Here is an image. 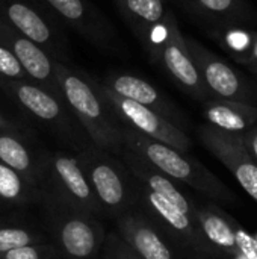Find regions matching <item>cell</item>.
I'll return each instance as SVG.
<instances>
[{
    "label": "cell",
    "instance_id": "obj_1",
    "mask_svg": "<svg viewBox=\"0 0 257 259\" xmlns=\"http://www.w3.org/2000/svg\"><path fill=\"white\" fill-rule=\"evenodd\" d=\"M56 83L71 115L82 126L89 144L120 156L124 152L123 124L86 73L56 61Z\"/></svg>",
    "mask_w": 257,
    "mask_h": 259
},
{
    "label": "cell",
    "instance_id": "obj_2",
    "mask_svg": "<svg viewBox=\"0 0 257 259\" xmlns=\"http://www.w3.org/2000/svg\"><path fill=\"white\" fill-rule=\"evenodd\" d=\"M123 140L124 149L135 153L179 185H186L198 191L217 205H233L236 202L235 194L208 167L189 156V153L147 138L126 124H123Z\"/></svg>",
    "mask_w": 257,
    "mask_h": 259
},
{
    "label": "cell",
    "instance_id": "obj_3",
    "mask_svg": "<svg viewBox=\"0 0 257 259\" xmlns=\"http://www.w3.org/2000/svg\"><path fill=\"white\" fill-rule=\"evenodd\" d=\"M44 229L64 259H98L106 238L101 219L95 214L39 197Z\"/></svg>",
    "mask_w": 257,
    "mask_h": 259
},
{
    "label": "cell",
    "instance_id": "obj_4",
    "mask_svg": "<svg viewBox=\"0 0 257 259\" xmlns=\"http://www.w3.org/2000/svg\"><path fill=\"white\" fill-rule=\"evenodd\" d=\"M76 153L97 199L101 217L115 220L136 208L138 182L120 156L92 144L76 150Z\"/></svg>",
    "mask_w": 257,
    "mask_h": 259
},
{
    "label": "cell",
    "instance_id": "obj_5",
    "mask_svg": "<svg viewBox=\"0 0 257 259\" xmlns=\"http://www.w3.org/2000/svg\"><path fill=\"white\" fill-rule=\"evenodd\" d=\"M144 47L186 94L201 103L211 99L174 12H167L165 20L151 32Z\"/></svg>",
    "mask_w": 257,
    "mask_h": 259
},
{
    "label": "cell",
    "instance_id": "obj_6",
    "mask_svg": "<svg viewBox=\"0 0 257 259\" xmlns=\"http://www.w3.org/2000/svg\"><path fill=\"white\" fill-rule=\"evenodd\" d=\"M136 208L165 234L186 259L218 258L201 237L195 217L185 214L171 202L141 184H138Z\"/></svg>",
    "mask_w": 257,
    "mask_h": 259
},
{
    "label": "cell",
    "instance_id": "obj_7",
    "mask_svg": "<svg viewBox=\"0 0 257 259\" xmlns=\"http://www.w3.org/2000/svg\"><path fill=\"white\" fill-rule=\"evenodd\" d=\"M41 197L95 214L101 219L100 206L80 165L76 150L50 152Z\"/></svg>",
    "mask_w": 257,
    "mask_h": 259
},
{
    "label": "cell",
    "instance_id": "obj_8",
    "mask_svg": "<svg viewBox=\"0 0 257 259\" xmlns=\"http://www.w3.org/2000/svg\"><path fill=\"white\" fill-rule=\"evenodd\" d=\"M0 90H3V93L29 117L35 118L62 137L61 140L79 144V149L85 147L79 143V135L74 131L76 118L71 115L61 96L42 88L32 80L0 79Z\"/></svg>",
    "mask_w": 257,
    "mask_h": 259
},
{
    "label": "cell",
    "instance_id": "obj_9",
    "mask_svg": "<svg viewBox=\"0 0 257 259\" xmlns=\"http://www.w3.org/2000/svg\"><path fill=\"white\" fill-rule=\"evenodd\" d=\"M186 44L211 99L235 100L257 106V87L244 73L233 68L226 59L197 39L186 36Z\"/></svg>",
    "mask_w": 257,
    "mask_h": 259
},
{
    "label": "cell",
    "instance_id": "obj_10",
    "mask_svg": "<svg viewBox=\"0 0 257 259\" xmlns=\"http://www.w3.org/2000/svg\"><path fill=\"white\" fill-rule=\"evenodd\" d=\"M98 88L101 96L105 97V100L108 102V105L123 124L132 127L133 131L142 134L147 138L164 143L180 152L189 153L192 141L188 137L186 131L177 127L174 123H171L156 111L111 93L100 83Z\"/></svg>",
    "mask_w": 257,
    "mask_h": 259
},
{
    "label": "cell",
    "instance_id": "obj_11",
    "mask_svg": "<svg viewBox=\"0 0 257 259\" xmlns=\"http://www.w3.org/2000/svg\"><path fill=\"white\" fill-rule=\"evenodd\" d=\"M198 138L204 149L230 170L244 191L257 203V162L247 150L242 135L203 124L198 127Z\"/></svg>",
    "mask_w": 257,
    "mask_h": 259
},
{
    "label": "cell",
    "instance_id": "obj_12",
    "mask_svg": "<svg viewBox=\"0 0 257 259\" xmlns=\"http://www.w3.org/2000/svg\"><path fill=\"white\" fill-rule=\"evenodd\" d=\"M115 232L142 259H185L139 208H133L115 219Z\"/></svg>",
    "mask_w": 257,
    "mask_h": 259
},
{
    "label": "cell",
    "instance_id": "obj_13",
    "mask_svg": "<svg viewBox=\"0 0 257 259\" xmlns=\"http://www.w3.org/2000/svg\"><path fill=\"white\" fill-rule=\"evenodd\" d=\"M48 153L21 127L0 132V161L39 190L45 178Z\"/></svg>",
    "mask_w": 257,
    "mask_h": 259
},
{
    "label": "cell",
    "instance_id": "obj_14",
    "mask_svg": "<svg viewBox=\"0 0 257 259\" xmlns=\"http://www.w3.org/2000/svg\"><path fill=\"white\" fill-rule=\"evenodd\" d=\"M0 20L62 62L64 49L53 26L27 0H0Z\"/></svg>",
    "mask_w": 257,
    "mask_h": 259
},
{
    "label": "cell",
    "instance_id": "obj_15",
    "mask_svg": "<svg viewBox=\"0 0 257 259\" xmlns=\"http://www.w3.org/2000/svg\"><path fill=\"white\" fill-rule=\"evenodd\" d=\"M100 85L123 99L156 111L177 127L186 129V118L180 109L148 80L129 73H111Z\"/></svg>",
    "mask_w": 257,
    "mask_h": 259
},
{
    "label": "cell",
    "instance_id": "obj_16",
    "mask_svg": "<svg viewBox=\"0 0 257 259\" xmlns=\"http://www.w3.org/2000/svg\"><path fill=\"white\" fill-rule=\"evenodd\" d=\"M0 39L11 49L29 80L61 96L56 83V59L53 56L2 20Z\"/></svg>",
    "mask_w": 257,
    "mask_h": 259
},
{
    "label": "cell",
    "instance_id": "obj_17",
    "mask_svg": "<svg viewBox=\"0 0 257 259\" xmlns=\"http://www.w3.org/2000/svg\"><path fill=\"white\" fill-rule=\"evenodd\" d=\"M195 220L201 237L204 238L208 246L217 253L218 258L239 256L236 241L238 222L232 219L226 211H223L217 203H201L197 200Z\"/></svg>",
    "mask_w": 257,
    "mask_h": 259
},
{
    "label": "cell",
    "instance_id": "obj_18",
    "mask_svg": "<svg viewBox=\"0 0 257 259\" xmlns=\"http://www.w3.org/2000/svg\"><path fill=\"white\" fill-rule=\"evenodd\" d=\"M120 158L138 184L158 193L159 196L171 202L176 208H179L185 214L195 217L197 200L188 196L177 182H174L173 179H170L168 176H165L164 173H161L153 165H150L148 162H145L135 153L129 152L127 149H124Z\"/></svg>",
    "mask_w": 257,
    "mask_h": 259
},
{
    "label": "cell",
    "instance_id": "obj_19",
    "mask_svg": "<svg viewBox=\"0 0 257 259\" xmlns=\"http://www.w3.org/2000/svg\"><path fill=\"white\" fill-rule=\"evenodd\" d=\"M70 27L97 46H109L114 30L88 0H44Z\"/></svg>",
    "mask_w": 257,
    "mask_h": 259
},
{
    "label": "cell",
    "instance_id": "obj_20",
    "mask_svg": "<svg viewBox=\"0 0 257 259\" xmlns=\"http://www.w3.org/2000/svg\"><path fill=\"white\" fill-rule=\"evenodd\" d=\"M203 117L206 124L215 129L244 135L257 121V106L235 100L209 99L203 102Z\"/></svg>",
    "mask_w": 257,
    "mask_h": 259
},
{
    "label": "cell",
    "instance_id": "obj_21",
    "mask_svg": "<svg viewBox=\"0 0 257 259\" xmlns=\"http://www.w3.org/2000/svg\"><path fill=\"white\" fill-rule=\"evenodd\" d=\"M121 15L126 18L135 35L142 44L147 42L151 32L162 24L170 11L167 0H114Z\"/></svg>",
    "mask_w": 257,
    "mask_h": 259
},
{
    "label": "cell",
    "instance_id": "obj_22",
    "mask_svg": "<svg viewBox=\"0 0 257 259\" xmlns=\"http://www.w3.org/2000/svg\"><path fill=\"white\" fill-rule=\"evenodd\" d=\"M41 243H50L44 226L17 214L0 215V255Z\"/></svg>",
    "mask_w": 257,
    "mask_h": 259
},
{
    "label": "cell",
    "instance_id": "obj_23",
    "mask_svg": "<svg viewBox=\"0 0 257 259\" xmlns=\"http://www.w3.org/2000/svg\"><path fill=\"white\" fill-rule=\"evenodd\" d=\"M41 190L27 182L15 170L0 161V203L8 208L38 205Z\"/></svg>",
    "mask_w": 257,
    "mask_h": 259
},
{
    "label": "cell",
    "instance_id": "obj_24",
    "mask_svg": "<svg viewBox=\"0 0 257 259\" xmlns=\"http://www.w3.org/2000/svg\"><path fill=\"white\" fill-rule=\"evenodd\" d=\"M211 36L218 42V46L232 56L233 61L244 65L256 36V30L247 29L241 24H215L211 30Z\"/></svg>",
    "mask_w": 257,
    "mask_h": 259
},
{
    "label": "cell",
    "instance_id": "obj_25",
    "mask_svg": "<svg viewBox=\"0 0 257 259\" xmlns=\"http://www.w3.org/2000/svg\"><path fill=\"white\" fill-rule=\"evenodd\" d=\"M198 14L220 23L239 24L236 21L250 17V9L244 0H189Z\"/></svg>",
    "mask_w": 257,
    "mask_h": 259
},
{
    "label": "cell",
    "instance_id": "obj_26",
    "mask_svg": "<svg viewBox=\"0 0 257 259\" xmlns=\"http://www.w3.org/2000/svg\"><path fill=\"white\" fill-rule=\"evenodd\" d=\"M61 258L59 252L52 243H41V244H30L26 247H18L9 250L0 259H58Z\"/></svg>",
    "mask_w": 257,
    "mask_h": 259
},
{
    "label": "cell",
    "instance_id": "obj_27",
    "mask_svg": "<svg viewBox=\"0 0 257 259\" xmlns=\"http://www.w3.org/2000/svg\"><path fill=\"white\" fill-rule=\"evenodd\" d=\"M100 259H142L138 253H135L123 238L115 232H106V238L100 252Z\"/></svg>",
    "mask_w": 257,
    "mask_h": 259
},
{
    "label": "cell",
    "instance_id": "obj_28",
    "mask_svg": "<svg viewBox=\"0 0 257 259\" xmlns=\"http://www.w3.org/2000/svg\"><path fill=\"white\" fill-rule=\"evenodd\" d=\"M0 79L8 80H29L20 62L11 49L0 39Z\"/></svg>",
    "mask_w": 257,
    "mask_h": 259
},
{
    "label": "cell",
    "instance_id": "obj_29",
    "mask_svg": "<svg viewBox=\"0 0 257 259\" xmlns=\"http://www.w3.org/2000/svg\"><path fill=\"white\" fill-rule=\"evenodd\" d=\"M244 144L247 147V150L250 152V155L254 158V161L257 162V121L242 135Z\"/></svg>",
    "mask_w": 257,
    "mask_h": 259
},
{
    "label": "cell",
    "instance_id": "obj_30",
    "mask_svg": "<svg viewBox=\"0 0 257 259\" xmlns=\"http://www.w3.org/2000/svg\"><path fill=\"white\" fill-rule=\"evenodd\" d=\"M244 67H247L251 73H254L257 76V30L256 36H254V42H253V47H251V52H250Z\"/></svg>",
    "mask_w": 257,
    "mask_h": 259
},
{
    "label": "cell",
    "instance_id": "obj_31",
    "mask_svg": "<svg viewBox=\"0 0 257 259\" xmlns=\"http://www.w3.org/2000/svg\"><path fill=\"white\" fill-rule=\"evenodd\" d=\"M21 126L17 121H12L9 117H6L2 111H0V132L3 131H9V129H20Z\"/></svg>",
    "mask_w": 257,
    "mask_h": 259
},
{
    "label": "cell",
    "instance_id": "obj_32",
    "mask_svg": "<svg viewBox=\"0 0 257 259\" xmlns=\"http://www.w3.org/2000/svg\"><path fill=\"white\" fill-rule=\"evenodd\" d=\"M3 208H5V206H3V205H2V203H0V215H2V214H3V212H2V209H3Z\"/></svg>",
    "mask_w": 257,
    "mask_h": 259
},
{
    "label": "cell",
    "instance_id": "obj_33",
    "mask_svg": "<svg viewBox=\"0 0 257 259\" xmlns=\"http://www.w3.org/2000/svg\"><path fill=\"white\" fill-rule=\"evenodd\" d=\"M232 259H244L242 256H235V258H232Z\"/></svg>",
    "mask_w": 257,
    "mask_h": 259
},
{
    "label": "cell",
    "instance_id": "obj_34",
    "mask_svg": "<svg viewBox=\"0 0 257 259\" xmlns=\"http://www.w3.org/2000/svg\"><path fill=\"white\" fill-rule=\"evenodd\" d=\"M254 237H256V240H257V235H254Z\"/></svg>",
    "mask_w": 257,
    "mask_h": 259
},
{
    "label": "cell",
    "instance_id": "obj_35",
    "mask_svg": "<svg viewBox=\"0 0 257 259\" xmlns=\"http://www.w3.org/2000/svg\"><path fill=\"white\" fill-rule=\"evenodd\" d=\"M58 259H64V258H58Z\"/></svg>",
    "mask_w": 257,
    "mask_h": 259
},
{
    "label": "cell",
    "instance_id": "obj_36",
    "mask_svg": "<svg viewBox=\"0 0 257 259\" xmlns=\"http://www.w3.org/2000/svg\"><path fill=\"white\" fill-rule=\"evenodd\" d=\"M98 259H100V258H98Z\"/></svg>",
    "mask_w": 257,
    "mask_h": 259
}]
</instances>
